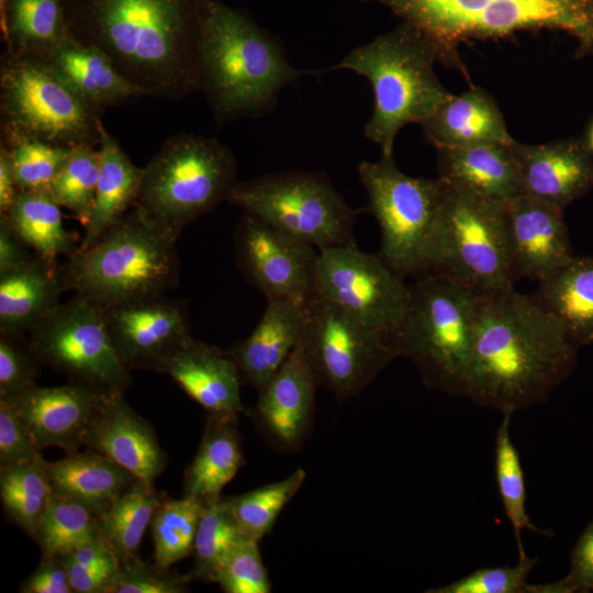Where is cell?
I'll return each mask as SVG.
<instances>
[{
  "mask_svg": "<svg viewBox=\"0 0 593 593\" xmlns=\"http://www.w3.org/2000/svg\"><path fill=\"white\" fill-rule=\"evenodd\" d=\"M205 0H65L69 34L103 52L142 97L200 92Z\"/></svg>",
  "mask_w": 593,
  "mask_h": 593,
  "instance_id": "obj_1",
  "label": "cell"
},
{
  "mask_svg": "<svg viewBox=\"0 0 593 593\" xmlns=\"http://www.w3.org/2000/svg\"><path fill=\"white\" fill-rule=\"evenodd\" d=\"M577 348L551 313L514 287L480 295L466 396L503 414L542 403L572 371Z\"/></svg>",
  "mask_w": 593,
  "mask_h": 593,
  "instance_id": "obj_2",
  "label": "cell"
},
{
  "mask_svg": "<svg viewBox=\"0 0 593 593\" xmlns=\"http://www.w3.org/2000/svg\"><path fill=\"white\" fill-rule=\"evenodd\" d=\"M199 72L200 92L220 125L268 113L280 91L305 74L273 36L221 0L203 4Z\"/></svg>",
  "mask_w": 593,
  "mask_h": 593,
  "instance_id": "obj_3",
  "label": "cell"
},
{
  "mask_svg": "<svg viewBox=\"0 0 593 593\" xmlns=\"http://www.w3.org/2000/svg\"><path fill=\"white\" fill-rule=\"evenodd\" d=\"M376 2L434 45L438 61L469 80L459 46L502 40L519 32H563L577 42V56H593V0H359Z\"/></svg>",
  "mask_w": 593,
  "mask_h": 593,
  "instance_id": "obj_4",
  "label": "cell"
},
{
  "mask_svg": "<svg viewBox=\"0 0 593 593\" xmlns=\"http://www.w3.org/2000/svg\"><path fill=\"white\" fill-rule=\"evenodd\" d=\"M178 237L134 204L96 242L78 246L60 264L65 290L100 309L165 293L178 284Z\"/></svg>",
  "mask_w": 593,
  "mask_h": 593,
  "instance_id": "obj_5",
  "label": "cell"
},
{
  "mask_svg": "<svg viewBox=\"0 0 593 593\" xmlns=\"http://www.w3.org/2000/svg\"><path fill=\"white\" fill-rule=\"evenodd\" d=\"M434 45L415 27L401 23L394 30L350 51L337 65L367 78L373 91V111L365 136L394 156L398 133L410 123L421 124L451 98L438 80Z\"/></svg>",
  "mask_w": 593,
  "mask_h": 593,
  "instance_id": "obj_6",
  "label": "cell"
},
{
  "mask_svg": "<svg viewBox=\"0 0 593 593\" xmlns=\"http://www.w3.org/2000/svg\"><path fill=\"white\" fill-rule=\"evenodd\" d=\"M480 295L427 271L410 286L407 311L391 336L398 358H409L424 383L467 395L473 325Z\"/></svg>",
  "mask_w": 593,
  "mask_h": 593,
  "instance_id": "obj_7",
  "label": "cell"
},
{
  "mask_svg": "<svg viewBox=\"0 0 593 593\" xmlns=\"http://www.w3.org/2000/svg\"><path fill=\"white\" fill-rule=\"evenodd\" d=\"M505 204L444 182L425 254L427 271L444 275L479 295L514 287Z\"/></svg>",
  "mask_w": 593,
  "mask_h": 593,
  "instance_id": "obj_8",
  "label": "cell"
},
{
  "mask_svg": "<svg viewBox=\"0 0 593 593\" xmlns=\"http://www.w3.org/2000/svg\"><path fill=\"white\" fill-rule=\"evenodd\" d=\"M236 181L235 157L226 145L214 137L180 133L166 139L143 168L135 204L180 235L227 201Z\"/></svg>",
  "mask_w": 593,
  "mask_h": 593,
  "instance_id": "obj_9",
  "label": "cell"
},
{
  "mask_svg": "<svg viewBox=\"0 0 593 593\" xmlns=\"http://www.w3.org/2000/svg\"><path fill=\"white\" fill-rule=\"evenodd\" d=\"M0 118L1 138L24 137L67 148L99 145L101 113L36 57L2 54Z\"/></svg>",
  "mask_w": 593,
  "mask_h": 593,
  "instance_id": "obj_10",
  "label": "cell"
},
{
  "mask_svg": "<svg viewBox=\"0 0 593 593\" xmlns=\"http://www.w3.org/2000/svg\"><path fill=\"white\" fill-rule=\"evenodd\" d=\"M227 202L315 247L354 245L359 214L323 172L288 171L236 181Z\"/></svg>",
  "mask_w": 593,
  "mask_h": 593,
  "instance_id": "obj_11",
  "label": "cell"
},
{
  "mask_svg": "<svg viewBox=\"0 0 593 593\" xmlns=\"http://www.w3.org/2000/svg\"><path fill=\"white\" fill-rule=\"evenodd\" d=\"M358 176L381 230L379 257L403 276L427 272L425 254L444 193L439 178L412 177L394 156L362 161Z\"/></svg>",
  "mask_w": 593,
  "mask_h": 593,
  "instance_id": "obj_12",
  "label": "cell"
},
{
  "mask_svg": "<svg viewBox=\"0 0 593 593\" xmlns=\"http://www.w3.org/2000/svg\"><path fill=\"white\" fill-rule=\"evenodd\" d=\"M29 334L41 363L69 382L108 395L123 394L132 384L131 370L114 347L102 309L79 294L59 303Z\"/></svg>",
  "mask_w": 593,
  "mask_h": 593,
  "instance_id": "obj_13",
  "label": "cell"
},
{
  "mask_svg": "<svg viewBox=\"0 0 593 593\" xmlns=\"http://www.w3.org/2000/svg\"><path fill=\"white\" fill-rule=\"evenodd\" d=\"M320 385L344 402L398 358L392 338L369 328L316 293L305 301L300 340Z\"/></svg>",
  "mask_w": 593,
  "mask_h": 593,
  "instance_id": "obj_14",
  "label": "cell"
},
{
  "mask_svg": "<svg viewBox=\"0 0 593 593\" xmlns=\"http://www.w3.org/2000/svg\"><path fill=\"white\" fill-rule=\"evenodd\" d=\"M315 293L390 337L410 302V286L402 276L379 255L365 253L356 244L320 250Z\"/></svg>",
  "mask_w": 593,
  "mask_h": 593,
  "instance_id": "obj_15",
  "label": "cell"
},
{
  "mask_svg": "<svg viewBox=\"0 0 593 593\" xmlns=\"http://www.w3.org/2000/svg\"><path fill=\"white\" fill-rule=\"evenodd\" d=\"M236 264L266 299L306 301L315 293V247L243 211L234 233Z\"/></svg>",
  "mask_w": 593,
  "mask_h": 593,
  "instance_id": "obj_16",
  "label": "cell"
},
{
  "mask_svg": "<svg viewBox=\"0 0 593 593\" xmlns=\"http://www.w3.org/2000/svg\"><path fill=\"white\" fill-rule=\"evenodd\" d=\"M187 302L161 294L102 309L114 347L130 369L160 372L165 361L191 336Z\"/></svg>",
  "mask_w": 593,
  "mask_h": 593,
  "instance_id": "obj_17",
  "label": "cell"
},
{
  "mask_svg": "<svg viewBox=\"0 0 593 593\" xmlns=\"http://www.w3.org/2000/svg\"><path fill=\"white\" fill-rule=\"evenodd\" d=\"M107 396L68 382L56 387L36 384L8 401L41 450L57 447L74 452L83 446L86 434Z\"/></svg>",
  "mask_w": 593,
  "mask_h": 593,
  "instance_id": "obj_18",
  "label": "cell"
},
{
  "mask_svg": "<svg viewBox=\"0 0 593 593\" xmlns=\"http://www.w3.org/2000/svg\"><path fill=\"white\" fill-rule=\"evenodd\" d=\"M505 214L516 278L539 282L573 257L562 208L522 193L506 202Z\"/></svg>",
  "mask_w": 593,
  "mask_h": 593,
  "instance_id": "obj_19",
  "label": "cell"
},
{
  "mask_svg": "<svg viewBox=\"0 0 593 593\" xmlns=\"http://www.w3.org/2000/svg\"><path fill=\"white\" fill-rule=\"evenodd\" d=\"M318 381L299 344L258 393L253 416L262 434L283 450L301 446L310 430Z\"/></svg>",
  "mask_w": 593,
  "mask_h": 593,
  "instance_id": "obj_20",
  "label": "cell"
},
{
  "mask_svg": "<svg viewBox=\"0 0 593 593\" xmlns=\"http://www.w3.org/2000/svg\"><path fill=\"white\" fill-rule=\"evenodd\" d=\"M83 446L111 459L150 486L167 462L154 429L128 405L122 393L104 399Z\"/></svg>",
  "mask_w": 593,
  "mask_h": 593,
  "instance_id": "obj_21",
  "label": "cell"
},
{
  "mask_svg": "<svg viewBox=\"0 0 593 593\" xmlns=\"http://www.w3.org/2000/svg\"><path fill=\"white\" fill-rule=\"evenodd\" d=\"M522 193L564 209L593 186V158L586 144L562 139L530 145L514 142Z\"/></svg>",
  "mask_w": 593,
  "mask_h": 593,
  "instance_id": "obj_22",
  "label": "cell"
},
{
  "mask_svg": "<svg viewBox=\"0 0 593 593\" xmlns=\"http://www.w3.org/2000/svg\"><path fill=\"white\" fill-rule=\"evenodd\" d=\"M160 372L209 415L237 417L244 411L239 371L230 355L189 336L165 361Z\"/></svg>",
  "mask_w": 593,
  "mask_h": 593,
  "instance_id": "obj_23",
  "label": "cell"
},
{
  "mask_svg": "<svg viewBox=\"0 0 593 593\" xmlns=\"http://www.w3.org/2000/svg\"><path fill=\"white\" fill-rule=\"evenodd\" d=\"M304 323L305 301L268 299L253 332L227 351L242 380L259 393L301 340Z\"/></svg>",
  "mask_w": 593,
  "mask_h": 593,
  "instance_id": "obj_24",
  "label": "cell"
},
{
  "mask_svg": "<svg viewBox=\"0 0 593 593\" xmlns=\"http://www.w3.org/2000/svg\"><path fill=\"white\" fill-rule=\"evenodd\" d=\"M512 145L489 143L437 149L438 178L482 198L507 202L522 194Z\"/></svg>",
  "mask_w": 593,
  "mask_h": 593,
  "instance_id": "obj_25",
  "label": "cell"
},
{
  "mask_svg": "<svg viewBox=\"0 0 593 593\" xmlns=\"http://www.w3.org/2000/svg\"><path fill=\"white\" fill-rule=\"evenodd\" d=\"M419 125L437 149L515 142L494 98L475 86L452 94Z\"/></svg>",
  "mask_w": 593,
  "mask_h": 593,
  "instance_id": "obj_26",
  "label": "cell"
},
{
  "mask_svg": "<svg viewBox=\"0 0 593 593\" xmlns=\"http://www.w3.org/2000/svg\"><path fill=\"white\" fill-rule=\"evenodd\" d=\"M40 59L99 113L142 97L103 52L78 42L70 34Z\"/></svg>",
  "mask_w": 593,
  "mask_h": 593,
  "instance_id": "obj_27",
  "label": "cell"
},
{
  "mask_svg": "<svg viewBox=\"0 0 593 593\" xmlns=\"http://www.w3.org/2000/svg\"><path fill=\"white\" fill-rule=\"evenodd\" d=\"M59 267L34 255L0 272V334L30 333L59 304L65 291Z\"/></svg>",
  "mask_w": 593,
  "mask_h": 593,
  "instance_id": "obj_28",
  "label": "cell"
},
{
  "mask_svg": "<svg viewBox=\"0 0 593 593\" xmlns=\"http://www.w3.org/2000/svg\"><path fill=\"white\" fill-rule=\"evenodd\" d=\"M45 468L55 494L76 501L99 517L136 481L111 459L94 451L67 452L46 461Z\"/></svg>",
  "mask_w": 593,
  "mask_h": 593,
  "instance_id": "obj_29",
  "label": "cell"
},
{
  "mask_svg": "<svg viewBox=\"0 0 593 593\" xmlns=\"http://www.w3.org/2000/svg\"><path fill=\"white\" fill-rule=\"evenodd\" d=\"M100 168L94 203L79 246L96 242L136 203L143 168L135 166L116 139L99 125Z\"/></svg>",
  "mask_w": 593,
  "mask_h": 593,
  "instance_id": "obj_30",
  "label": "cell"
},
{
  "mask_svg": "<svg viewBox=\"0 0 593 593\" xmlns=\"http://www.w3.org/2000/svg\"><path fill=\"white\" fill-rule=\"evenodd\" d=\"M237 417L209 415L198 451L184 472V495L203 505L217 501L243 463Z\"/></svg>",
  "mask_w": 593,
  "mask_h": 593,
  "instance_id": "obj_31",
  "label": "cell"
},
{
  "mask_svg": "<svg viewBox=\"0 0 593 593\" xmlns=\"http://www.w3.org/2000/svg\"><path fill=\"white\" fill-rule=\"evenodd\" d=\"M534 299L561 323L578 347L593 343V258L572 257L539 281Z\"/></svg>",
  "mask_w": 593,
  "mask_h": 593,
  "instance_id": "obj_32",
  "label": "cell"
},
{
  "mask_svg": "<svg viewBox=\"0 0 593 593\" xmlns=\"http://www.w3.org/2000/svg\"><path fill=\"white\" fill-rule=\"evenodd\" d=\"M21 242L53 266L78 246L61 219L60 206L46 190L20 191L4 215H0Z\"/></svg>",
  "mask_w": 593,
  "mask_h": 593,
  "instance_id": "obj_33",
  "label": "cell"
},
{
  "mask_svg": "<svg viewBox=\"0 0 593 593\" xmlns=\"http://www.w3.org/2000/svg\"><path fill=\"white\" fill-rule=\"evenodd\" d=\"M65 0H8L0 29L5 52L42 58L69 35Z\"/></svg>",
  "mask_w": 593,
  "mask_h": 593,
  "instance_id": "obj_34",
  "label": "cell"
},
{
  "mask_svg": "<svg viewBox=\"0 0 593 593\" xmlns=\"http://www.w3.org/2000/svg\"><path fill=\"white\" fill-rule=\"evenodd\" d=\"M160 502L154 486L136 480L98 517L101 535L120 562L137 556Z\"/></svg>",
  "mask_w": 593,
  "mask_h": 593,
  "instance_id": "obj_35",
  "label": "cell"
},
{
  "mask_svg": "<svg viewBox=\"0 0 593 593\" xmlns=\"http://www.w3.org/2000/svg\"><path fill=\"white\" fill-rule=\"evenodd\" d=\"M53 495L43 458L0 469V496L4 513L32 537Z\"/></svg>",
  "mask_w": 593,
  "mask_h": 593,
  "instance_id": "obj_36",
  "label": "cell"
},
{
  "mask_svg": "<svg viewBox=\"0 0 593 593\" xmlns=\"http://www.w3.org/2000/svg\"><path fill=\"white\" fill-rule=\"evenodd\" d=\"M101 536L98 517L85 505L54 493L33 538L43 560L61 559Z\"/></svg>",
  "mask_w": 593,
  "mask_h": 593,
  "instance_id": "obj_37",
  "label": "cell"
},
{
  "mask_svg": "<svg viewBox=\"0 0 593 593\" xmlns=\"http://www.w3.org/2000/svg\"><path fill=\"white\" fill-rule=\"evenodd\" d=\"M305 478L306 472L296 469L286 479L226 497L243 538L259 541L270 533L279 514L296 494Z\"/></svg>",
  "mask_w": 593,
  "mask_h": 593,
  "instance_id": "obj_38",
  "label": "cell"
},
{
  "mask_svg": "<svg viewBox=\"0 0 593 593\" xmlns=\"http://www.w3.org/2000/svg\"><path fill=\"white\" fill-rule=\"evenodd\" d=\"M203 504L191 496L161 500L150 523L155 564L168 570L193 551Z\"/></svg>",
  "mask_w": 593,
  "mask_h": 593,
  "instance_id": "obj_39",
  "label": "cell"
},
{
  "mask_svg": "<svg viewBox=\"0 0 593 593\" xmlns=\"http://www.w3.org/2000/svg\"><path fill=\"white\" fill-rule=\"evenodd\" d=\"M242 539L226 497L203 505L193 542L192 579L214 582L219 567Z\"/></svg>",
  "mask_w": 593,
  "mask_h": 593,
  "instance_id": "obj_40",
  "label": "cell"
},
{
  "mask_svg": "<svg viewBox=\"0 0 593 593\" xmlns=\"http://www.w3.org/2000/svg\"><path fill=\"white\" fill-rule=\"evenodd\" d=\"M513 414H503V419L495 438V477L505 515L512 525L517 544L518 556L525 555L522 542V530L529 529L541 535L546 530L537 528L529 519L526 511V488L524 472L511 439L510 424Z\"/></svg>",
  "mask_w": 593,
  "mask_h": 593,
  "instance_id": "obj_41",
  "label": "cell"
},
{
  "mask_svg": "<svg viewBox=\"0 0 593 593\" xmlns=\"http://www.w3.org/2000/svg\"><path fill=\"white\" fill-rule=\"evenodd\" d=\"M99 168V150L93 147L72 148L46 190L59 206L71 211L83 227L90 221Z\"/></svg>",
  "mask_w": 593,
  "mask_h": 593,
  "instance_id": "obj_42",
  "label": "cell"
},
{
  "mask_svg": "<svg viewBox=\"0 0 593 593\" xmlns=\"http://www.w3.org/2000/svg\"><path fill=\"white\" fill-rule=\"evenodd\" d=\"M1 144L9 152L20 191L47 190L72 149L24 137L1 138Z\"/></svg>",
  "mask_w": 593,
  "mask_h": 593,
  "instance_id": "obj_43",
  "label": "cell"
},
{
  "mask_svg": "<svg viewBox=\"0 0 593 593\" xmlns=\"http://www.w3.org/2000/svg\"><path fill=\"white\" fill-rule=\"evenodd\" d=\"M258 542L243 538L219 567L214 582L225 593H269L271 583Z\"/></svg>",
  "mask_w": 593,
  "mask_h": 593,
  "instance_id": "obj_44",
  "label": "cell"
},
{
  "mask_svg": "<svg viewBox=\"0 0 593 593\" xmlns=\"http://www.w3.org/2000/svg\"><path fill=\"white\" fill-rule=\"evenodd\" d=\"M41 365L24 335L0 334V400L35 387Z\"/></svg>",
  "mask_w": 593,
  "mask_h": 593,
  "instance_id": "obj_45",
  "label": "cell"
},
{
  "mask_svg": "<svg viewBox=\"0 0 593 593\" xmlns=\"http://www.w3.org/2000/svg\"><path fill=\"white\" fill-rule=\"evenodd\" d=\"M536 559L518 556L515 566L482 568L428 593H526L527 577Z\"/></svg>",
  "mask_w": 593,
  "mask_h": 593,
  "instance_id": "obj_46",
  "label": "cell"
},
{
  "mask_svg": "<svg viewBox=\"0 0 593 593\" xmlns=\"http://www.w3.org/2000/svg\"><path fill=\"white\" fill-rule=\"evenodd\" d=\"M191 580L190 573L174 574L136 556L121 562L109 593H183L189 590Z\"/></svg>",
  "mask_w": 593,
  "mask_h": 593,
  "instance_id": "obj_47",
  "label": "cell"
},
{
  "mask_svg": "<svg viewBox=\"0 0 593 593\" xmlns=\"http://www.w3.org/2000/svg\"><path fill=\"white\" fill-rule=\"evenodd\" d=\"M593 591V521L578 539L568 574L556 582L527 584L526 593H573Z\"/></svg>",
  "mask_w": 593,
  "mask_h": 593,
  "instance_id": "obj_48",
  "label": "cell"
},
{
  "mask_svg": "<svg viewBox=\"0 0 593 593\" xmlns=\"http://www.w3.org/2000/svg\"><path fill=\"white\" fill-rule=\"evenodd\" d=\"M42 459L41 449L21 422L13 405L0 400V469Z\"/></svg>",
  "mask_w": 593,
  "mask_h": 593,
  "instance_id": "obj_49",
  "label": "cell"
},
{
  "mask_svg": "<svg viewBox=\"0 0 593 593\" xmlns=\"http://www.w3.org/2000/svg\"><path fill=\"white\" fill-rule=\"evenodd\" d=\"M65 566L74 592L109 593L120 570L121 562L115 553H111L91 564L65 563Z\"/></svg>",
  "mask_w": 593,
  "mask_h": 593,
  "instance_id": "obj_50",
  "label": "cell"
},
{
  "mask_svg": "<svg viewBox=\"0 0 593 593\" xmlns=\"http://www.w3.org/2000/svg\"><path fill=\"white\" fill-rule=\"evenodd\" d=\"M23 593H72L68 570L61 559L43 560L21 585Z\"/></svg>",
  "mask_w": 593,
  "mask_h": 593,
  "instance_id": "obj_51",
  "label": "cell"
},
{
  "mask_svg": "<svg viewBox=\"0 0 593 593\" xmlns=\"http://www.w3.org/2000/svg\"><path fill=\"white\" fill-rule=\"evenodd\" d=\"M35 254L29 253L27 247L13 233L9 225L0 220V272L13 269Z\"/></svg>",
  "mask_w": 593,
  "mask_h": 593,
  "instance_id": "obj_52",
  "label": "cell"
},
{
  "mask_svg": "<svg viewBox=\"0 0 593 593\" xmlns=\"http://www.w3.org/2000/svg\"><path fill=\"white\" fill-rule=\"evenodd\" d=\"M20 192L11 158L5 146L0 145V215L8 213Z\"/></svg>",
  "mask_w": 593,
  "mask_h": 593,
  "instance_id": "obj_53",
  "label": "cell"
},
{
  "mask_svg": "<svg viewBox=\"0 0 593 593\" xmlns=\"http://www.w3.org/2000/svg\"><path fill=\"white\" fill-rule=\"evenodd\" d=\"M589 150L593 154V124L589 131L588 141L585 142Z\"/></svg>",
  "mask_w": 593,
  "mask_h": 593,
  "instance_id": "obj_54",
  "label": "cell"
},
{
  "mask_svg": "<svg viewBox=\"0 0 593 593\" xmlns=\"http://www.w3.org/2000/svg\"><path fill=\"white\" fill-rule=\"evenodd\" d=\"M8 0H0V18L3 15L4 13V9H5V4H7Z\"/></svg>",
  "mask_w": 593,
  "mask_h": 593,
  "instance_id": "obj_55",
  "label": "cell"
}]
</instances>
